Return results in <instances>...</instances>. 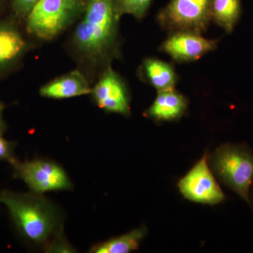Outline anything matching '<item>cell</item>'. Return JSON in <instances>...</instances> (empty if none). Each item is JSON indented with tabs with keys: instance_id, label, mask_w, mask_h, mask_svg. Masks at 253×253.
<instances>
[{
	"instance_id": "ffe728a7",
	"label": "cell",
	"mask_w": 253,
	"mask_h": 253,
	"mask_svg": "<svg viewBox=\"0 0 253 253\" xmlns=\"http://www.w3.org/2000/svg\"><path fill=\"white\" fill-rule=\"evenodd\" d=\"M251 200L253 202V190H252V194H251Z\"/></svg>"
},
{
	"instance_id": "e0dca14e",
	"label": "cell",
	"mask_w": 253,
	"mask_h": 253,
	"mask_svg": "<svg viewBox=\"0 0 253 253\" xmlns=\"http://www.w3.org/2000/svg\"><path fill=\"white\" fill-rule=\"evenodd\" d=\"M40 1L41 0H11V6L18 18H27Z\"/></svg>"
},
{
	"instance_id": "7c38bea8",
	"label": "cell",
	"mask_w": 253,
	"mask_h": 253,
	"mask_svg": "<svg viewBox=\"0 0 253 253\" xmlns=\"http://www.w3.org/2000/svg\"><path fill=\"white\" fill-rule=\"evenodd\" d=\"M187 108L186 98L174 89L158 92L154 104L146 115L158 121H173L179 119Z\"/></svg>"
},
{
	"instance_id": "d6986e66",
	"label": "cell",
	"mask_w": 253,
	"mask_h": 253,
	"mask_svg": "<svg viewBox=\"0 0 253 253\" xmlns=\"http://www.w3.org/2000/svg\"><path fill=\"white\" fill-rule=\"evenodd\" d=\"M4 109V105L0 102V135L4 132L5 129H6V125H5L2 118V113Z\"/></svg>"
},
{
	"instance_id": "30bf717a",
	"label": "cell",
	"mask_w": 253,
	"mask_h": 253,
	"mask_svg": "<svg viewBox=\"0 0 253 253\" xmlns=\"http://www.w3.org/2000/svg\"><path fill=\"white\" fill-rule=\"evenodd\" d=\"M91 89L84 74L75 70L48 83L41 88L40 94L51 99H68L89 94Z\"/></svg>"
},
{
	"instance_id": "44dd1931",
	"label": "cell",
	"mask_w": 253,
	"mask_h": 253,
	"mask_svg": "<svg viewBox=\"0 0 253 253\" xmlns=\"http://www.w3.org/2000/svg\"><path fill=\"white\" fill-rule=\"evenodd\" d=\"M0 6H1V0H0Z\"/></svg>"
},
{
	"instance_id": "7a4b0ae2",
	"label": "cell",
	"mask_w": 253,
	"mask_h": 253,
	"mask_svg": "<svg viewBox=\"0 0 253 253\" xmlns=\"http://www.w3.org/2000/svg\"><path fill=\"white\" fill-rule=\"evenodd\" d=\"M0 201L7 208L19 234L34 244L42 245L56 234L59 225L54 206L38 194L1 193Z\"/></svg>"
},
{
	"instance_id": "277c9868",
	"label": "cell",
	"mask_w": 253,
	"mask_h": 253,
	"mask_svg": "<svg viewBox=\"0 0 253 253\" xmlns=\"http://www.w3.org/2000/svg\"><path fill=\"white\" fill-rule=\"evenodd\" d=\"M85 5L86 0H41L26 18L27 31L40 39H54L81 17Z\"/></svg>"
},
{
	"instance_id": "ac0fdd59",
	"label": "cell",
	"mask_w": 253,
	"mask_h": 253,
	"mask_svg": "<svg viewBox=\"0 0 253 253\" xmlns=\"http://www.w3.org/2000/svg\"><path fill=\"white\" fill-rule=\"evenodd\" d=\"M14 143L5 140L0 135V161H8L11 164L16 158L14 157Z\"/></svg>"
},
{
	"instance_id": "9c48e42d",
	"label": "cell",
	"mask_w": 253,
	"mask_h": 253,
	"mask_svg": "<svg viewBox=\"0 0 253 253\" xmlns=\"http://www.w3.org/2000/svg\"><path fill=\"white\" fill-rule=\"evenodd\" d=\"M217 46V41L206 39L199 33L178 31L165 41L161 49L176 61H191L199 59Z\"/></svg>"
},
{
	"instance_id": "8992f818",
	"label": "cell",
	"mask_w": 253,
	"mask_h": 253,
	"mask_svg": "<svg viewBox=\"0 0 253 253\" xmlns=\"http://www.w3.org/2000/svg\"><path fill=\"white\" fill-rule=\"evenodd\" d=\"M15 175L22 179L35 194L67 190L72 187L71 181L63 168L51 161H36L11 163Z\"/></svg>"
},
{
	"instance_id": "6da1fadb",
	"label": "cell",
	"mask_w": 253,
	"mask_h": 253,
	"mask_svg": "<svg viewBox=\"0 0 253 253\" xmlns=\"http://www.w3.org/2000/svg\"><path fill=\"white\" fill-rule=\"evenodd\" d=\"M82 16L73 45L87 67L104 71L120 54L116 0H86Z\"/></svg>"
},
{
	"instance_id": "52a82bcc",
	"label": "cell",
	"mask_w": 253,
	"mask_h": 253,
	"mask_svg": "<svg viewBox=\"0 0 253 253\" xmlns=\"http://www.w3.org/2000/svg\"><path fill=\"white\" fill-rule=\"evenodd\" d=\"M208 155L179 181L181 194L189 201L200 204L215 205L225 200V196L214 179L208 164Z\"/></svg>"
},
{
	"instance_id": "3957f363",
	"label": "cell",
	"mask_w": 253,
	"mask_h": 253,
	"mask_svg": "<svg viewBox=\"0 0 253 253\" xmlns=\"http://www.w3.org/2000/svg\"><path fill=\"white\" fill-rule=\"evenodd\" d=\"M210 162L219 179L252 206L250 189L253 183V151L246 145H222Z\"/></svg>"
},
{
	"instance_id": "4fadbf2b",
	"label": "cell",
	"mask_w": 253,
	"mask_h": 253,
	"mask_svg": "<svg viewBox=\"0 0 253 253\" xmlns=\"http://www.w3.org/2000/svg\"><path fill=\"white\" fill-rule=\"evenodd\" d=\"M142 70L146 81L158 91L174 89L176 75L170 65L160 60L148 59L143 63Z\"/></svg>"
},
{
	"instance_id": "8fae6325",
	"label": "cell",
	"mask_w": 253,
	"mask_h": 253,
	"mask_svg": "<svg viewBox=\"0 0 253 253\" xmlns=\"http://www.w3.org/2000/svg\"><path fill=\"white\" fill-rule=\"evenodd\" d=\"M28 43L15 25L0 23V71L14 66L23 57Z\"/></svg>"
},
{
	"instance_id": "2e32d148",
	"label": "cell",
	"mask_w": 253,
	"mask_h": 253,
	"mask_svg": "<svg viewBox=\"0 0 253 253\" xmlns=\"http://www.w3.org/2000/svg\"><path fill=\"white\" fill-rule=\"evenodd\" d=\"M152 0H116V13L118 17L130 14L136 19L144 17Z\"/></svg>"
},
{
	"instance_id": "9a60e30c",
	"label": "cell",
	"mask_w": 253,
	"mask_h": 253,
	"mask_svg": "<svg viewBox=\"0 0 253 253\" xmlns=\"http://www.w3.org/2000/svg\"><path fill=\"white\" fill-rule=\"evenodd\" d=\"M241 0H212L211 19L231 33L239 20Z\"/></svg>"
},
{
	"instance_id": "ba28073f",
	"label": "cell",
	"mask_w": 253,
	"mask_h": 253,
	"mask_svg": "<svg viewBox=\"0 0 253 253\" xmlns=\"http://www.w3.org/2000/svg\"><path fill=\"white\" fill-rule=\"evenodd\" d=\"M91 93L95 102L101 109L126 116L130 113L127 88L121 76L113 71L111 66L102 71Z\"/></svg>"
},
{
	"instance_id": "5bb4252c",
	"label": "cell",
	"mask_w": 253,
	"mask_h": 253,
	"mask_svg": "<svg viewBox=\"0 0 253 253\" xmlns=\"http://www.w3.org/2000/svg\"><path fill=\"white\" fill-rule=\"evenodd\" d=\"M146 234V229L140 227L125 235L113 238L96 245L91 250L95 253H128L139 249L141 240Z\"/></svg>"
},
{
	"instance_id": "5b68a950",
	"label": "cell",
	"mask_w": 253,
	"mask_h": 253,
	"mask_svg": "<svg viewBox=\"0 0 253 253\" xmlns=\"http://www.w3.org/2000/svg\"><path fill=\"white\" fill-rule=\"evenodd\" d=\"M212 0H170L158 16L163 27L170 31L201 33L211 21Z\"/></svg>"
}]
</instances>
